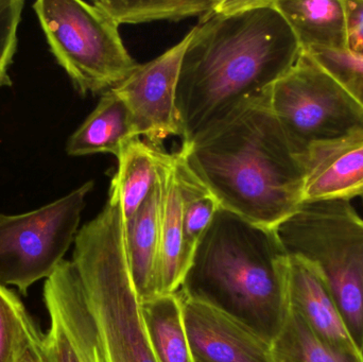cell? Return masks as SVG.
Returning a JSON list of instances; mask_svg holds the SVG:
<instances>
[{"mask_svg":"<svg viewBox=\"0 0 363 362\" xmlns=\"http://www.w3.org/2000/svg\"><path fill=\"white\" fill-rule=\"evenodd\" d=\"M179 295L192 361L273 362L271 346L253 332L211 306Z\"/></svg>","mask_w":363,"mask_h":362,"instance_id":"10","label":"cell"},{"mask_svg":"<svg viewBox=\"0 0 363 362\" xmlns=\"http://www.w3.org/2000/svg\"><path fill=\"white\" fill-rule=\"evenodd\" d=\"M191 30L177 87L182 146L268 99L302 53L274 0H220Z\"/></svg>","mask_w":363,"mask_h":362,"instance_id":"1","label":"cell"},{"mask_svg":"<svg viewBox=\"0 0 363 362\" xmlns=\"http://www.w3.org/2000/svg\"><path fill=\"white\" fill-rule=\"evenodd\" d=\"M93 187L89 181L38 210L0 214V285L27 295L32 285L57 271L76 239Z\"/></svg>","mask_w":363,"mask_h":362,"instance_id":"8","label":"cell"},{"mask_svg":"<svg viewBox=\"0 0 363 362\" xmlns=\"http://www.w3.org/2000/svg\"><path fill=\"white\" fill-rule=\"evenodd\" d=\"M269 106L296 152H311L363 135V108L308 53L271 89Z\"/></svg>","mask_w":363,"mask_h":362,"instance_id":"7","label":"cell"},{"mask_svg":"<svg viewBox=\"0 0 363 362\" xmlns=\"http://www.w3.org/2000/svg\"><path fill=\"white\" fill-rule=\"evenodd\" d=\"M138 138L131 115L114 89L104 91L95 110L68 138L66 152L69 157L113 154L118 157L123 149Z\"/></svg>","mask_w":363,"mask_h":362,"instance_id":"16","label":"cell"},{"mask_svg":"<svg viewBox=\"0 0 363 362\" xmlns=\"http://www.w3.org/2000/svg\"><path fill=\"white\" fill-rule=\"evenodd\" d=\"M72 264L108 362H157L128 267L125 218L112 187L104 210L79 230Z\"/></svg>","mask_w":363,"mask_h":362,"instance_id":"4","label":"cell"},{"mask_svg":"<svg viewBox=\"0 0 363 362\" xmlns=\"http://www.w3.org/2000/svg\"><path fill=\"white\" fill-rule=\"evenodd\" d=\"M349 51L363 57V0H345Z\"/></svg>","mask_w":363,"mask_h":362,"instance_id":"26","label":"cell"},{"mask_svg":"<svg viewBox=\"0 0 363 362\" xmlns=\"http://www.w3.org/2000/svg\"><path fill=\"white\" fill-rule=\"evenodd\" d=\"M333 74L363 108V57L347 51L306 52Z\"/></svg>","mask_w":363,"mask_h":362,"instance_id":"23","label":"cell"},{"mask_svg":"<svg viewBox=\"0 0 363 362\" xmlns=\"http://www.w3.org/2000/svg\"><path fill=\"white\" fill-rule=\"evenodd\" d=\"M93 4L121 26L203 17L215 11L220 0H96Z\"/></svg>","mask_w":363,"mask_h":362,"instance_id":"20","label":"cell"},{"mask_svg":"<svg viewBox=\"0 0 363 362\" xmlns=\"http://www.w3.org/2000/svg\"><path fill=\"white\" fill-rule=\"evenodd\" d=\"M21 362H50L44 346V334H38L34 338Z\"/></svg>","mask_w":363,"mask_h":362,"instance_id":"27","label":"cell"},{"mask_svg":"<svg viewBox=\"0 0 363 362\" xmlns=\"http://www.w3.org/2000/svg\"><path fill=\"white\" fill-rule=\"evenodd\" d=\"M166 153L138 137L132 140L117 157L118 169L111 187L121 200L125 222L138 212L157 184Z\"/></svg>","mask_w":363,"mask_h":362,"instance_id":"17","label":"cell"},{"mask_svg":"<svg viewBox=\"0 0 363 362\" xmlns=\"http://www.w3.org/2000/svg\"><path fill=\"white\" fill-rule=\"evenodd\" d=\"M25 1L0 0V89L11 86V65L18 46V28Z\"/></svg>","mask_w":363,"mask_h":362,"instance_id":"24","label":"cell"},{"mask_svg":"<svg viewBox=\"0 0 363 362\" xmlns=\"http://www.w3.org/2000/svg\"><path fill=\"white\" fill-rule=\"evenodd\" d=\"M162 198L163 182L160 165L159 179L150 195L138 212L125 222L128 267L140 301L157 295Z\"/></svg>","mask_w":363,"mask_h":362,"instance_id":"13","label":"cell"},{"mask_svg":"<svg viewBox=\"0 0 363 362\" xmlns=\"http://www.w3.org/2000/svg\"><path fill=\"white\" fill-rule=\"evenodd\" d=\"M273 362H363V353L343 350L322 341L290 310L277 339L271 344Z\"/></svg>","mask_w":363,"mask_h":362,"instance_id":"19","label":"cell"},{"mask_svg":"<svg viewBox=\"0 0 363 362\" xmlns=\"http://www.w3.org/2000/svg\"><path fill=\"white\" fill-rule=\"evenodd\" d=\"M180 287L186 299L223 312L271 346L289 316V256L274 230L219 206Z\"/></svg>","mask_w":363,"mask_h":362,"instance_id":"3","label":"cell"},{"mask_svg":"<svg viewBox=\"0 0 363 362\" xmlns=\"http://www.w3.org/2000/svg\"><path fill=\"white\" fill-rule=\"evenodd\" d=\"M176 164L182 193L184 253L189 266L199 240L220 205L208 189L188 169L179 152L176 153Z\"/></svg>","mask_w":363,"mask_h":362,"instance_id":"21","label":"cell"},{"mask_svg":"<svg viewBox=\"0 0 363 362\" xmlns=\"http://www.w3.org/2000/svg\"><path fill=\"white\" fill-rule=\"evenodd\" d=\"M40 333L18 295L0 285V362H21Z\"/></svg>","mask_w":363,"mask_h":362,"instance_id":"22","label":"cell"},{"mask_svg":"<svg viewBox=\"0 0 363 362\" xmlns=\"http://www.w3.org/2000/svg\"><path fill=\"white\" fill-rule=\"evenodd\" d=\"M356 198L363 203V135L309 154L304 202Z\"/></svg>","mask_w":363,"mask_h":362,"instance_id":"12","label":"cell"},{"mask_svg":"<svg viewBox=\"0 0 363 362\" xmlns=\"http://www.w3.org/2000/svg\"><path fill=\"white\" fill-rule=\"evenodd\" d=\"M303 52L347 51L345 0H274Z\"/></svg>","mask_w":363,"mask_h":362,"instance_id":"14","label":"cell"},{"mask_svg":"<svg viewBox=\"0 0 363 362\" xmlns=\"http://www.w3.org/2000/svg\"><path fill=\"white\" fill-rule=\"evenodd\" d=\"M142 302V314L157 362H194L178 293L157 295Z\"/></svg>","mask_w":363,"mask_h":362,"instance_id":"18","label":"cell"},{"mask_svg":"<svg viewBox=\"0 0 363 362\" xmlns=\"http://www.w3.org/2000/svg\"><path fill=\"white\" fill-rule=\"evenodd\" d=\"M33 10L51 53L80 95L110 91L138 67L118 23L93 2L38 0Z\"/></svg>","mask_w":363,"mask_h":362,"instance_id":"6","label":"cell"},{"mask_svg":"<svg viewBox=\"0 0 363 362\" xmlns=\"http://www.w3.org/2000/svg\"><path fill=\"white\" fill-rule=\"evenodd\" d=\"M163 198L161 210L157 295L174 293L181 286L188 261L184 253L182 193L176 153H166L161 163Z\"/></svg>","mask_w":363,"mask_h":362,"instance_id":"15","label":"cell"},{"mask_svg":"<svg viewBox=\"0 0 363 362\" xmlns=\"http://www.w3.org/2000/svg\"><path fill=\"white\" fill-rule=\"evenodd\" d=\"M50 325L44 335V346L50 362H89L79 352L60 321L49 316Z\"/></svg>","mask_w":363,"mask_h":362,"instance_id":"25","label":"cell"},{"mask_svg":"<svg viewBox=\"0 0 363 362\" xmlns=\"http://www.w3.org/2000/svg\"><path fill=\"white\" fill-rule=\"evenodd\" d=\"M220 208L274 230L304 203L307 163L269 106L256 102L179 151Z\"/></svg>","mask_w":363,"mask_h":362,"instance_id":"2","label":"cell"},{"mask_svg":"<svg viewBox=\"0 0 363 362\" xmlns=\"http://www.w3.org/2000/svg\"><path fill=\"white\" fill-rule=\"evenodd\" d=\"M289 257L313 264L363 353V219L349 201L304 202L274 229Z\"/></svg>","mask_w":363,"mask_h":362,"instance_id":"5","label":"cell"},{"mask_svg":"<svg viewBox=\"0 0 363 362\" xmlns=\"http://www.w3.org/2000/svg\"><path fill=\"white\" fill-rule=\"evenodd\" d=\"M289 304L322 341L360 351L325 281L313 264L298 257H289Z\"/></svg>","mask_w":363,"mask_h":362,"instance_id":"11","label":"cell"},{"mask_svg":"<svg viewBox=\"0 0 363 362\" xmlns=\"http://www.w3.org/2000/svg\"><path fill=\"white\" fill-rule=\"evenodd\" d=\"M192 30L163 55L138 67L116 87L123 100L138 137L160 147L170 136L182 135L177 110V87L184 52L191 40Z\"/></svg>","mask_w":363,"mask_h":362,"instance_id":"9","label":"cell"}]
</instances>
